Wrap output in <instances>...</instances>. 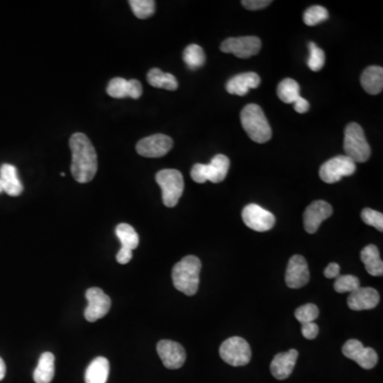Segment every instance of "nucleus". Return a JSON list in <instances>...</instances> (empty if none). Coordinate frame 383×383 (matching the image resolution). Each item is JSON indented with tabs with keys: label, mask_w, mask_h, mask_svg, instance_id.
<instances>
[{
	"label": "nucleus",
	"mask_w": 383,
	"mask_h": 383,
	"mask_svg": "<svg viewBox=\"0 0 383 383\" xmlns=\"http://www.w3.org/2000/svg\"><path fill=\"white\" fill-rule=\"evenodd\" d=\"M340 271H341V267L338 263H330L327 267H326L325 271H324V275H325L326 278L333 279L337 278L340 276Z\"/></svg>",
	"instance_id": "obj_39"
},
{
	"label": "nucleus",
	"mask_w": 383,
	"mask_h": 383,
	"mask_svg": "<svg viewBox=\"0 0 383 383\" xmlns=\"http://www.w3.org/2000/svg\"><path fill=\"white\" fill-rule=\"evenodd\" d=\"M343 355L355 361L362 369H371L376 366L378 355L373 349H366L358 340H349L343 346Z\"/></svg>",
	"instance_id": "obj_13"
},
{
	"label": "nucleus",
	"mask_w": 383,
	"mask_h": 383,
	"mask_svg": "<svg viewBox=\"0 0 383 383\" xmlns=\"http://www.w3.org/2000/svg\"><path fill=\"white\" fill-rule=\"evenodd\" d=\"M360 257L369 275L374 277L382 276L383 262L376 246L367 245L366 247L363 248Z\"/></svg>",
	"instance_id": "obj_23"
},
{
	"label": "nucleus",
	"mask_w": 383,
	"mask_h": 383,
	"mask_svg": "<svg viewBox=\"0 0 383 383\" xmlns=\"http://www.w3.org/2000/svg\"><path fill=\"white\" fill-rule=\"evenodd\" d=\"M320 310L318 307L313 304H307L304 306L299 307L295 311V318L299 322L302 324H308V322H314V320L318 318Z\"/></svg>",
	"instance_id": "obj_34"
},
{
	"label": "nucleus",
	"mask_w": 383,
	"mask_h": 383,
	"mask_svg": "<svg viewBox=\"0 0 383 383\" xmlns=\"http://www.w3.org/2000/svg\"><path fill=\"white\" fill-rule=\"evenodd\" d=\"M156 181L161 187L164 206H177L185 189L183 174L177 169H162L156 175Z\"/></svg>",
	"instance_id": "obj_5"
},
{
	"label": "nucleus",
	"mask_w": 383,
	"mask_h": 383,
	"mask_svg": "<svg viewBox=\"0 0 383 383\" xmlns=\"http://www.w3.org/2000/svg\"><path fill=\"white\" fill-rule=\"evenodd\" d=\"M344 150L346 157L355 163H363L371 157V146L365 138L362 127L357 123L347 125L344 136Z\"/></svg>",
	"instance_id": "obj_4"
},
{
	"label": "nucleus",
	"mask_w": 383,
	"mask_h": 383,
	"mask_svg": "<svg viewBox=\"0 0 383 383\" xmlns=\"http://www.w3.org/2000/svg\"><path fill=\"white\" fill-rule=\"evenodd\" d=\"M355 172V163L346 156H338L322 164L320 177L324 183H339L343 177H349Z\"/></svg>",
	"instance_id": "obj_8"
},
{
	"label": "nucleus",
	"mask_w": 383,
	"mask_h": 383,
	"mask_svg": "<svg viewBox=\"0 0 383 383\" xmlns=\"http://www.w3.org/2000/svg\"><path fill=\"white\" fill-rule=\"evenodd\" d=\"M110 373V363L107 358L94 359L85 371V383H107Z\"/></svg>",
	"instance_id": "obj_21"
},
{
	"label": "nucleus",
	"mask_w": 383,
	"mask_h": 383,
	"mask_svg": "<svg viewBox=\"0 0 383 383\" xmlns=\"http://www.w3.org/2000/svg\"><path fill=\"white\" fill-rule=\"evenodd\" d=\"M380 302V296L373 287H359L347 299L349 308L353 311L371 310Z\"/></svg>",
	"instance_id": "obj_17"
},
{
	"label": "nucleus",
	"mask_w": 383,
	"mask_h": 383,
	"mask_svg": "<svg viewBox=\"0 0 383 383\" xmlns=\"http://www.w3.org/2000/svg\"><path fill=\"white\" fill-rule=\"evenodd\" d=\"M0 183L3 191L9 196L17 197L23 193V187L19 180L17 167L12 164H3L0 167Z\"/></svg>",
	"instance_id": "obj_20"
},
{
	"label": "nucleus",
	"mask_w": 383,
	"mask_h": 383,
	"mask_svg": "<svg viewBox=\"0 0 383 383\" xmlns=\"http://www.w3.org/2000/svg\"><path fill=\"white\" fill-rule=\"evenodd\" d=\"M157 351L166 369H180L187 359V353L183 346L169 340L160 341L157 345Z\"/></svg>",
	"instance_id": "obj_14"
},
{
	"label": "nucleus",
	"mask_w": 383,
	"mask_h": 383,
	"mask_svg": "<svg viewBox=\"0 0 383 383\" xmlns=\"http://www.w3.org/2000/svg\"><path fill=\"white\" fill-rule=\"evenodd\" d=\"M309 50H310L308 58L309 68L313 72H320L325 65V52L313 42L309 43Z\"/></svg>",
	"instance_id": "obj_32"
},
{
	"label": "nucleus",
	"mask_w": 383,
	"mask_h": 383,
	"mask_svg": "<svg viewBox=\"0 0 383 383\" xmlns=\"http://www.w3.org/2000/svg\"><path fill=\"white\" fill-rule=\"evenodd\" d=\"M131 9L138 19H145L152 17L156 10L154 0H131L129 1Z\"/></svg>",
	"instance_id": "obj_31"
},
{
	"label": "nucleus",
	"mask_w": 383,
	"mask_h": 383,
	"mask_svg": "<svg viewBox=\"0 0 383 383\" xmlns=\"http://www.w3.org/2000/svg\"><path fill=\"white\" fill-rule=\"evenodd\" d=\"M241 123L246 134L253 142L263 144L271 140V126L259 105L255 103L246 105L241 112Z\"/></svg>",
	"instance_id": "obj_3"
},
{
	"label": "nucleus",
	"mask_w": 383,
	"mask_h": 383,
	"mask_svg": "<svg viewBox=\"0 0 383 383\" xmlns=\"http://www.w3.org/2000/svg\"><path fill=\"white\" fill-rule=\"evenodd\" d=\"M54 377V355L52 353L41 355L38 366L33 373L35 383H50Z\"/></svg>",
	"instance_id": "obj_24"
},
{
	"label": "nucleus",
	"mask_w": 383,
	"mask_h": 383,
	"mask_svg": "<svg viewBox=\"0 0 383 383\" xmlns=\"http://www.w3.org/2000/svg\"><path fill=\"white\" fill-rule=\"evenodd\" d=\"M85 297L87 307L85 310V318L87 322H94L107 315L111 308V299L101 289L91 287L85 293Z\"/></svg>",
	"instance_id": "obj_11"
},
{
	"label": "nucleus",
	"mask_w": 383,
	"mask_h": 383,
	"mask_svg": "<svg viewBox=\"0 0 383 383\" xmlns=\"http://www.w3.org/2000/svg\"><path fill=\"white\" fill-rule=\"evenodd\" d=\"M183 61L189 70H197L206 62V54L203 48L198 45L191 44L185 48L183 52Z\"/></svg>",
	"instance_id": "obj_28"
},
{
	"label": "nucleus",
	"mask_w": 383,
	"mask_h": 383,
	"mask_svg": "<svg viewBox=\"0 0 383 383\" xmlns=\"http://www.w3.org/2000/svg\"><path fill=\"white\" fill-rule=\"evenodd\" d=\"M361 85L371 94L377 95L383 89V68L381 66H369L361 76Z\"/></svg>",
	"instance_id": "obj_22"
},
{
	"label": "nucleus",
	"mask_w": 383,
	"mask_h": 383,
	"mask_svg": "<svg viewBox=\"0 0 383 383\" xmlns=\"http://www.w3.org/2000/svg\"><path fill=\"white\" fill-rule=\"evenodd\" d=\"M220 355L222 360L231 366H244L251 360V349L246 340L232 337L220 345Z\"/></svg>",
	"instance_id": "obj_7"
},
{
	"label": "nucleus",
	"mask_w": 383,
	"mask_h": 383,
	"mask_svg": "<svg viewBox=\"0 0 383 383\" xmlns=\"http://www.w3.org/2000/svg\"><path fill=\"white\" fill-rule=\"evenodd\" d=\"M294 109L296 112L304 114V113L308 112L309 109H310V103L300 96L294 103Z\"/></svg>",
	"instance_id": "obj_40"
},
{
	"label": "nucleus",
	"mask_w": 383,
	"mask_h": 383,
	"mask_svg": "<svg viewBox=\"0 0 383 383\" xmlns=\"http://www.w3.org/2000/svg\"><path fill=\"white\" fill-rule=\"evenodd\" d=\"M261 41L257 37H242L227 39L220 45V50L240 59H248L256 56L261 50Z\"/></svg>",
	"instance_id": "obj_10"
},
{
	"label": "nucleus",
	"mask_w": 383,
	"mask_h": 383,
	"mask_svg": "<svg viewBox=\"0 0 383 383\" xmlns=\"http://www.w3.org/2000/svg\"><path fill=\"white\" fill-rule=\"evenodd\" d=\"M320 328L316 325L315 322H308V324H302V333L307 340H314L318 337Z\"/></svg>",
	"instance_id": "obj_36"
},
{
	"label": "nucleus",
	"mask_w": 383,
	"mask_h": 383,
	"mask_svg": "<svg viewBox=\"0 0 383 383\" xmlns=\"http://www.w3.org/2000/svg\"><path fill=\"white\" fill-rule=\"evenodd\" d=\"M229 167L230 160L228 157L224 154H216L209 164H195L191 171V177L197 183L207 181L220 183L227 177Z\"/></svg>",
	"instance_id": "obj_6"
},
{
	"label": "nucleus",
	"mask_w": 383,
	"mask_h": 383,
	"mask_svg": "<svg viewBox=\"0 0 383 383\" xmlns=\"http://www.w3.org/2000/svg\"><path fill=\"white\" fill-rule=\"evenodd\" d=\"M72 149V174L79 183L93 180L97 173V154L91 141L85 134H73L70 140Z\"/></svg>",
	"instance_id": "obj_1"
},
{
	"label": "nucleus",
	"mask_w": 383,
	"mask_h": 383,
	"mask_svg": "<svg viewBox=\"0 0 383 383\" xmlns=\"http://www.w3.org/2000/svg\"><path fill=\"white\" fill-rule=\"evenodd\" d=\"M298 351L291 349L287 353H280L275 355L271 363V372L278 380H284L292 374L296 364Z\"/></svg>",
	"instance_id": "obj_18"
},
{
	"label": "nucleus",
	"mask_w": 383,
	"mask_h": 383,
	"mask_svg": "<svg viewBox=\"0 0 383 383\" xmlns=\"http://www.w3.org/2000/svg\"><path fill=\"white\" fill-rule=\"evenodd\" d=\"M6 372H7V367L5 361L3 360V358H0V381L5 378Z\"/></svg>",
	"instance_id": "obj_41"
},
{
	"label": "nucleus",
	"mask_w": 383,
	"mask_h": 383,
	"mask_svg": "<svg viewBox=\"0 0 383 383\" xmlns=\"http://www.w3.org/2000/svg\"><path fill=\"white\" fill-rule=\"evenodd\" d=\"M147 81L152 87L158 89L176 91L178 89V81L175 76L169 73H163L159 68H152L148 72Z\"/></svg>",
	"instance_id": "obj_25"
},
{
	"label": "nucleus",
	"mask_w": 383,
	"mask_h": 383,
	"mask_svg": "<svg viewBox=\"0 0 383 383\" xmlns=\"http://www.w3.org/2000/svg\"><path fill=\"white\" fill-rule=\"evenodd\" d=\"M310 280L308 263L302 256L291 258L285 273V282L290 289H300Z\"/></svg>",
	"instance_id": "obj_16"
},
{
	"label": "nucleus",
	"mask_w": 383,
	"mask_h": 383,
	"mask_svg": "<svg viewBox=\"0 0 383 383\" xmlns=\"http://www.w3.org/2000/svg\"><path fill=\"white\" fill-rule=\"evenodd\" d=\"M333 212L331 205L324 200H316L311 203L304 213V229L308 234H313L318 231L320 224L329 218Z\"/></svg>",
	"instance_id": "obj_15"
},
{
	"label": "nucleus",
	"mask_w": 383,
	"mask_h": 383,
	"mask_svg": "<svg viewBox=\"0 0 383 383\" xmlns=\"http://www.w3.org/2000/svg\"><path fill=\"white\" fill-rule=\"evenodd\" d=\"M132 259V250L121 247L116 255V260L119 265H127Z\"/></svg>",
	"instance_id": "obj_38"
},
{
	"label": "nucleus",
	"mask_w": 383,
	"mask_h": 383,
	"mask_svg": "<svg viewBox=\"0 0 383 383\" xmlns=\"http://www.w3.org/2000/svg\"><path fill=\"white\" fill-rule=\"evenodd\" d=\"M361 218L369 226L375 227L379 231H383V214L373 209L366 208L361 212Z\"/></svg>",
	"instance_id": "obj_35"
},
{
	"label": "nucleus",
	"mask_w": 383,
	"mask_h": 383,
	"mask_svg": "<svg viewBox=\"0 0 383 383\" xmlns=\"http://www.w3.org/2000/svg\"><path fill=\"white\" fill-rule=\"evenodd\" d=\"M360 287V280L353 275H344L337 277L334 282V291L340 293H353Z\"/></svg>",
	"instance_id": "obj_33"
},
{
	"label": "nucleus",
	"mask_w": 383,
	"mask_h": 383,
	"mask_svg": "<svg viewBox=\"0 0 383 383\" xmlns=\"http://www.w3.org/2000/svg\"><path fill=\"white\" fill-rule=\"evenodd\" d=\"M173 140L165 134H154L138 141L136 152L145 158H161L173 147Z\"/></svg>",
	"instance_id": "obj_12"
},
{
	"label": "nucleus",
	"mask_w": 383,
	"mask_h": 383,
	"mask_svg": "<svg viewBox=\"0 0 383 383\" xmlns=\"http://www.w3.org/2000/svg\"><path fill=\"white\" fill-rule=\"evenodd\" d=\"M107 93L113 99L130 97V81L124 78H113L107 85Z\"/></svg>",
	"instance_id": "obj_29"
},
{
	"label": "nucleus",
	"mask_w": 383,
	"mask_h": 383,
	"mask_svg": "<svg viewBox=\"0 0 383 383\" xmlns=\"http://www.w3.org/2000/svg\"><path fill=\"white\" fill-rule=\"evenodd\" d=\"M277 95L285 103H294L300 97V87L294 79L287 78L279 83Z\"/></svg>",
	"instance_id": "obj_26"
},
{
	"label": "nucleus",
	"mask_w": 383,
	"mask_h": 383,
	"mask_svg": "<svg viewBox=\"0 0 383 383\" xmlns=\"http://www.w3.org/2000/svg\"><path fill=\"white\" fill-rule=\"evenodd\" d=\"M260 83H261L260 76L249 72V73L240 74L232 77L227 82L226 90L232 95L245 96L249 90L257 89Z\"/></svg>",
	"instance_id": "obj_19"
},
{
	"label": "nucleus",
	"mask_w": 383,
	"mask_h": 383,
	"mask_svg": "<svg viewBox=\"0 0 383 383\" xmlns=\"http://www.w3.org/2000/svg\"><path fill=\"white\" fill-rule=\"evenodd\" d=\"M242 218L246 226L258 232L269 231L275 226L276 218L273 213L256 203H250L242 211Z\"/></svg>",
	"instance_id": "obj_9"
},
{
	"label": "nucleus",
	"mask_w": 383,
	"mask_h": 383,
	"mask_svg": "<svg viewBox=\"0 0 383 383\" xmlns=\"http://www.w3.org/2000/svg\"><path fill=\"white\" fill-rule=\"evenodd\" d=\"M329 19V13L325 7L322 6H313L306 10L304 14V21L307 26H316L322 21Z\"/></svg>",
	"instance_id": "obj_30"
},
{
	"label": "nucleus",
	"mask_w": 383,
	"mask_h": 383,
	"mask_svg": "<svg viewBox=\"0 0 383 383\" xmlns=\"http://www.w3.org/2000/svg\"><path fill=\"white\" fill-rule=\"evenodd\" d=\"M271 0H244L242 5L248 10H260L271 5Z\"/></svg>",
	"instance_id": "obj_37"
},
{
	"label": "nucleus",
	"mask_w": 383,
	"mask_h": 383,
	"mask_svg": "<svg viewBox=\"0 0 383 383\" xmlns=\"http://www.w3.org/2000/svg\"><path fill=\"white\" fill-rule=\"evenodd\" d=\"M116 236L118 238L123 248L129 250H134L140 243L138 234H136L134 227L128 224H119L116 227Z\"/></svg>",
	"instance_id": "obj_27"
},
{
	"label": "nucleus",
	"mask_w": 383,
	"mask_h": 383,
	"mask_svg": "<svg viewBox=\"0 0 383 383\" xmlns=\"http://www.w3.org/2000/svg\"><path fill=\"white\" fill-rule=\"evenodd\" d=\"M201 262L195 256H187L178 262L172 271L174 287L187 296L196 294L199 287Z\"/></svg>",
	"instance_id": "obj_2"
},
{
	"label": "nucleus",
	"mask_w": 383,
	"mask_h": 383,
	"mask_svg": "<svg viewBox=\"0 0 383 383\" xmlns=\"http://www.w3.org/2000/svg\"><path fill=\"white\" fill-rule=\"evenodd\" d=\"M3 187H1V183H0V193H3Z\"/></svg>",
	"instance_id": "obj_42"
}]
</instances>
